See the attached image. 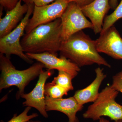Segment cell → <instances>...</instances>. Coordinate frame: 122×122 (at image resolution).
I'll use <instances>...</instances> for the list:
<instances>
[{
    "label": "cell",
    "mask_w": 122,
    "mask_h": 122,
    "mask_svg": "<svg viewBox=\"0 0 122 122\" xmlns=\"http://www.w3.org/2000/svg\"><path fill=\"white\" fill-rule=\"evenodd\" d=\"M59 52L60 56L69 59L80 68L94 64L111 67L97 51L96 40L92 39L82 30L62 42Z\"/></svg>",
    "instance_id": "obj_1"
},
{
    "label": "cell",
    "mask_w": 122,
    "mask_h": 122,
    "mask_svg": "<svg viewBox=\"0 0 122 122\" xmlns=\"http://www.w3.org/2000/svg\"><path fill=\"white\" fill-rule=\"evenodd\" d=\"M61 20L41 25L24 34L21 44L24 52H48L58 56L62 43Z\"/></svg>",
    "instance_id": "obj_2"
},
{
    "label": "cell",
    "mask_w": 122,
    "mask_h": 122,
    "mask_svg": "<svg viewBox=\"0 0 122 122\" xmlns=\"http://www.w3.org/2000/svg\"><path fill=\"white\" fill-rule=\"evenodd\" d=\"M44 68L45 67L42 63L38 62L26 69L19 70L11 62L10 58L0 54V92L15 86L18 89L16 98L19 99L25 93L26 86L31 81L39 76Z\"/></svg>",
    "instance_id": "obj_3"
},
{
    "label": "cell",
    "mask_w": 122,
    "mask_h": 122,
    "mask_svg": "<svg viewBox=\"0 0 122 122\" xmlns=\"http://www.w3.org/2000/svg\"><path fill=\"white\" fill-rule=\"evenodd\" d=\"M118 93L111 85L107 86L99 93L93 103L88 107L83 114V118L96 121L103 116H107L115 122L122 120V105L115 100Z\"/></svg>",
    "instance_id": "obj_4"
},
{
    "label": "cell",
    "mask_w": 122,
    "mask_h": 122,
    "mask_svg": "<svg viewBox=\"0 0 122 122\" xmlns=\"http://www.w3.org/2000/svg\"><path fill=\"white\" fill-rule=\"evenodd\" d=\"M28 5V12L17 27L8 35L0 38V53L10 58L12 55H16L27 63L31 64L33 61L24 53L20 43L21 38L25 34V28L35 6L34 4Z\"/></svg>",
    "instance_id": "obj_5"
},
{
    "label": "cell",
    "mask_w": 122,
    "mask_h": 122,
    "mask_svg": "<svg viewBox=\"0 0 122 122\" xmlns=\"http://www.w3.org/2000/svg\"><path fill=\"white\" fill-rule=\"evenodd\" d=\"M61 19L62 42L67 40L75 33L84 29H93L91 22L86 19L81 7L74 2L69 3Z\"/></svg>",
    "instance_id": "obj_6"
},
{
    "label": "cell",
    "mask_w": 122,
    "mask_h": 122,
    "mask_svg": "<svg viewBox=\"0 0 122 122\" xmlns=\"http://www.w3.org/2000/svg\"><path fill=\"white\" fill-rule=\"evenodd\" d=\"M70 2L68 0H57L44 6H34L33 15L30 18L25 32L27 33L41 25L61 18Z\"/></svg>",
    "instance_id": "obj_7"
},
{
    "label": "cell",
    "mask_w": 122,
    "mask_h": 122,
    "mask_svg": "<svg viewBox=\"0 0 122 122\" xmlns=\"http://www.w3.org/2000/svg\"><path fill=\"white\" fill-rule=\"evenodd\" d=\"M54 73V70H48L46 71L42 70L37 83L32 90L28 93L23 94L20 97L25 99L22 103L24 106L35 108L45 118H48L49 115L46 109L45 85L47 79Z\"/></svg>",
    "instance_id": "obj_8"
},
{
    "label": "cell",
    "mask_w": 122,
    "mask_h": 122,
    "mask_svg": "<svg viewBox=\"0 0 122 122\" xmlns=\"http://www.w3.org/2000/svg\"><path fill=\"white\" fill-rule=\"evenodd\" d=\"M96 41L97 51L112 58L122 60V38L115 26L113 25L100 34Z\"/></svg>",
    "instance_id": "obj_9"
},
{
    "label": "cell",
    "mask_w": 122,
    "mask_h": 122,
    "mask_svg": "<svg viewBox=\"0 0 122 122\" xmlns=\"http://www.w3.org/2000/svg\"><path fill=\"white\" fill-rule=\"evenodd\" d=\"M32 60L34 59L41 62L48 70H57L68 73L75 78L81 71L80 68L69 59L48 52L39 54L25 53Z\"/></svg>",
    "instance_id": "obj_10"
},
{
    "label": "cell",
    "mask_w": 122,
    "mask_h": 122,
    "mask_svg": "<svg viewBox=\"0 0 122 122\" xmlns=\"http://www.w3.org/2000/svg\"><path fill=\"white\" fill-rule=\"evenodd\" d=\"M110 0H94L90 4L81 7L86 17L88 18L93 25L94 33H100L105 16L111 8Z\"/></svg>",
    "instance_id": "obj_11"
},
{
    "label": "cell",
    "mask_w": 122,
    "mask_h": 122,
    "mask_svg": "<svg viewBox=\"0 0 122 122\" xmlns=\"http://www.w3.org/2000/svg\"><path fill=\"white\" fill-rule=\"evenodd\" d=\"M46 111H57L65 114L69 121L74 122L77 113L82 110L83 106L79 104L74 96L67 98H52L46 96Z\"/></svg>",
    "instance_id": "obj_12"
},
{
    "label": "cell",
    "mask_w": 122,
    "mask_h": 122,
    "mask_svg": "<svg viewBox=\"0 0 122 122\" xmlns=\"http://www.w3.org/2000/svg\"><path fill=\"white\" fill-rule=\"evenodd\" d=\"M20 0L15 8L7 11L3 18L0 19V38L8 35L17 27L23 20L28 10V5H22Z\"/></svg>",
    "instance_id": "obj_13"
},
{
    "label": "cell",
    "mask_w": 122,
    "mask_h": 122,
    "mask_svg": "<svg viewBox=\"0 0 122 122\" xmlns=\"http://www.w3.org/2000/svg\"><path fill=\"white\" fill-rule=\"evenodd\" d=\"M103 70L100 67L96 68V77L93 81L87 87L75 92L73 96L80 105L83 106L88 102H94L97 98L100 86L107 77Z\"/></svg>",
    "instance_id": "obj_14"
},
{
    "label": "cell",
    "mask_w": 122,
    "mask_h": 122,
    "mask_svg": "<svg viewBox=\"0 0 122 122\" xmlns=\"http://www.w3.org/2000/svg\"><path fill=\"white\" fill-rule=\"evenodd\" d=\"M68 92L67 90L52 81L46 83L45 85V95L51 98H62L63 96L67 95Z\"/></svg>",
    "instance_id": "obj_15"
},
{
    "label": "cell",
    "mask_w": 122,
    "mask_h": 122,
    "mask_svg": "<svg viewBox=\"0 0 122 122\" xmlns=\"http://www.w3.org/2000/svg\"><path fill=\"white\" fill-rule=\"evenodd\" d=\"M74 78L71 75L67 72L58 71L57 76L54 77L52 81L69 92L74 90L72 81Z\"/></svg>",
    "instance_id": "obj_16"
},
{
    "label": "cell",
    "mask_w": 122,
    "mask_h": 122,
    "mask_svg": "<svg viewBox=\"0 0 122 122\" xmlns=\"http://www.w3.org/2000/svg\"><path fill=\"white\" fill-rule=\"evenodd\" d=\"M122 18V0H121L119 4L118 5L114 12L105 17L102 30L100 34L104 32L107 30L114 25V24L117 21Z\"/></svg>",
    "instance_id": "obj_17"
},
{
    "label": "cell",
    "mask_w": 122,
    "mask_h": 122,
    "mask_svg": "<svg viewBox=\"0 0 122 122\" xmlns=\"http://www.w3.org/2000/svg\"><path fill=\"white\" fill-rule=\"evenodd\" d=\"M31 109L30 107H26L22 113L19 115L14 114L13 117L7 122H26L38 117V114L37 113L28 115V114ZM0 122H4L1 120Z\"/></svg>",
    "instance_id": "obj_18"
},
{
    "label": "cell",
    "mask_w": 122,
    "mask_h": 122,
    "mask_svg": "<svg viewBox=\"0 0 122 122\" xmlns=\"http://www.w3.org/2000/svg\"><path fill=\"white\" fill-rule=\"evenodd\" d=\"M111 86L116 90L122 93V70L113 76Z\"/></svg>",
    "instance_id": "obj_19"
},
{
    "label": "cell",
    "mask_w": 122,
    "mask_h": 122,
    "mask_svg": "<svg viewBox=\"0 0 122 122\" xmlns=\"http://www.w3.org/2000/svg\"><path fill=\"white\" fill-rule=\"evenodd\" d=\"M20 0H0V6L7 11H10L15 8Z\"/></svg>",
    "instance_id": "obj_20"
},
{
    "label": "cell",
    "mask_w": 122,
    "mask_h": 122,
    "mask_svg": "<svg viewBox=\"0 0 122 122\" xmlns=\"http://www.w3.org/2000/svg\"><path fill=\"white\" fill-rule=\"evenodd\" d=\"M25 4H34L35 6L40 7L49 4L57 0H22Z\"/></svg>",
    "instance_id": "obj_21"
},
{
    "label": "cell",
    "mask_w": 122,
    "mask_h": 122,
    "mask_svg": "<svg viewBox=\"0 0 122 122\" xmlns=\"http://www.w3.org/2000/svg\"><path fill=\"white\" fill-rule=\"evenodd\" d=\"M70 2H73L76 3L80 7H83L90 4L94 0H68Z\"/></svg>",
    "instance_id": "obj_22"
},
{
    "label": "cell",
    "mask_w": 122,
    "mask_h": 122,
    "mask_svg": "<svg viewBox=\"0 0 122 122\" xmlns=\"http://www.w3.org/2000/svg\"><path fill=\"white\" fill-rule=\"evenodd\" d=\"M110 4L111 9L114 10L118 6V0H110Z\"/></svg>",
    "instance_id": "obj_23"
},
{
    "label": "cell",
    "mask_w": 122,
    "mask_h": 122,
    "mask_svg": "<svg viewBox=\"0 0 122 122\" xmlns=\"http://www.w3.org/2000/svg\"><path fill=\"white\" fill-rule=\"evenodd\" d=\"M99 120V122H110L109 120H107V119L104 118L102 117L100 118V119ZM115 122H122V120H118V121H116Z\"/></svg>",
    "instance_id": "obj_24"
},
{
    "label": "cell",
    "mask_w": 122,
    "mask_h": 122,
    "mask_svg": "<svg viewBox=\"0 0 122 122\" xmlns=\"http://www.w3.org/2000/svg\"><path fill=\"white\" fill-rule=\"evenodd\" d=\"M26 122H42L41 121H39V120H37V121H34L32 120H29V121H28Z\"/></svg>",
    "instance_id": "obj_25"
},
{
    "label": "cell",
    "mask_w": 122,
    "mask_h": 122,
    "mask_svg": "<svg viewBox=\"0 0 122 122\" xmlns=\"http://www.w3.org/2000/svg\"><path fill=\"white\" fill-rule=\"evenodd\" d=\"M68 122H79V120L78 118L77 117V118H76V120H75L74 122H71L70 121H68Z\"/></svg>",
    "instance_id": "obj_26"
}]
</instances>
